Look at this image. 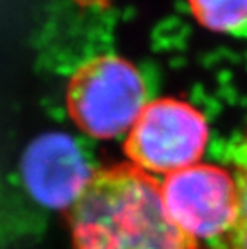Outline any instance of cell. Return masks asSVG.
<instances>
[{
	"label": "cell",
	"mask_w": 247,
	"mask_h": 249,
	"mask_svg": "<svg viewBox=\"0 0 247 249\" xmlns=\"http://www.w3.org/2000/svg\"><path fill=\"white\" fill-rule=\"evenodd\" d=\"M69 227L74 249H202L173 224L159 183L133 164L93 174Z\"/></svg>",
	"instance_id": "cell-1"
},
{
	"label": "cell",
	"mask_w": 247,
	"mask_h": 249,
	"mask_svg": "<svg viewBox=\"0 0 247 249\" xmlns=\"http://www.w3.org/2000/svg\"><path fill=\"white\" fill-rule=\"evenodd\" d=\"M71 119L93 139H114L132 129L146 107L140 71L125 58L97 55L82 63L67 82Z\"/></svg>",
	"instance_id": "cell-2"
},
{
	"label": "cell",
	"mask_w": 247,
	"mask_h": 249,
	"mask_svg": "<svg viewBox=\"0 0 247 249\" xmlns=\"http://www.w3.org/2000/svg\"><path fill=\"white\" fill-rule=\"evenodd\" d=\"M209 125L193 105L177 98L146 103L129 132L125 153L145 172L173 174L194 166L207 145Z\"/></svg>",
	"instance_id": "cell-3"
},
{
	"label": "cell",
	"mask_w": 247,
	"mask_h": 249,
	"mask_svg": "<svg viewBox=\"0 0 247 249\" xmlns=\"http://www.w3.org/2000/svg\"><path fill=\"white\" fill-rule=\"evenodd\" d=\"M161 195L173 224L196 241H223L238 219L236 180L212 164H194L167 176Z\"/></svg>",
	"instance_id": "cell-4"
},
{
	"label": "cell",
	"mask_w": 247,
	"mask_h": 249,
	"mask_svg": "<svg viewBox=\"0 0 247 249\" xmlns=\"http://www.w3.org/2000/svg\"><path fill=\"white\" fill-rule=\"evenodd\" d=\"M23 178L40 204L71 209L92 182L93 172L69 135L51 132L39 137L26 150Z\"/></svg>",
	"instance_id": "cell-5"
},
{
	"label": "cell",
	"mask_w": 247,
	"mask_h": 249,
	"mask_svg": "<svg viewBox=\"0 0 247 249\" xmlns=\"http://www.w3.org/2000/svg\"><path fill=\"white\" fill-rule=\"evenodd\" d=\"M190 12L210 33L243 37L247 34V0H186Z\"/></svg>",
	"instance_id": "cell-6"
},
{
	"label": "cell",
	"mask_w": 247,
	"mask_h": 249,
	"mask_svg": "<svg viewBox=\"0 0 247 249\" xmlns=\"http://www.w3.org/2000/svg\"><path fill=\"white\" fill-rule=\"evenodd\" d=\"M241 158L236 171V187H238V219L225 238V249H247V134L243 137V145L239 148Z\"/></svg>",
	"instance_id": "cell-7"
},
{
	"label": "cell",
	"mask_w": 247,
	"mask_h": 249,
	"mask_svg": "<svg viewBox=\"0 0 247 249\" xmlns=\"http://www.w3.org/2000/svg\"><path fill=\"white\" fill-rule=\"evenodd\" d=\"M81 8H95V10H108L111 7V0H72Z\"/></svg>",
	"instance_id": "cell-8"
}]
</instances>
